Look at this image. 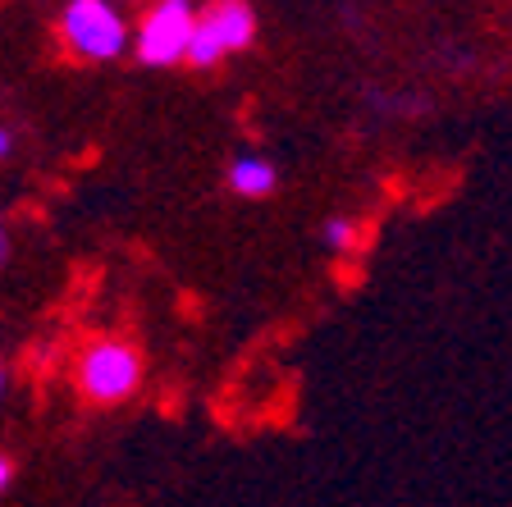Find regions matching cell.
<instances>
[{
	"mask_svg": "<svg viewBox=\"0 0 512 507\" xmlns=\"http://www.w3.org/2000/svg\"><path fill=\"white\" fill-rule=\"evenodd\" d=\"M320 243L330 247L334 256H357L366 247V224L357 215H330L320 224Z\"/></svg>",
	"mask_w": 512,
	"mask_h": 507,
	"instance_id": "6",
	"label": "cell"
},
{
	"mask_svg": "<svg viewBox=\"0 0 512 507\" xmlns=\"http://www.w3.org/2000/svg\"><path fill=\"white\" fill-rule=\"evenodd\" d=\"M14 151H19V133H14V128L0 119V160H10Z\"/></svg>",
	"mask_w": 512,
	"mask_h": 507,
	"instance_id": "9",
	"label": "cell"
},
{
	"mask_svg": "<svg viewBox=\"0 0 512 507\" xmlns=\"http://www.w3.org/2000/svg\"><path fill=\"white\" fill-rule=\"evenodd\" d=\"M55 28L64 51L87 64H110L133 51V23L119 10V0H64Z\"/></svg>",
	"mask_w": 512,
	"mask_h": 507,
	"instance_id": "1",
	"label": "cell"
},
{
	"mask_svg": "<svg viewBox=\"0 0 512 507\" xmlns=\"http://www.w3.org/2000/svg\"><path fill=\"white\" fill-rule=\"evenodd\" d=\"M0 398H5V375H0Z\"/></svg>",
	"mask_w": 512,
	"mask_h": 507,
	"instance_id": "11",
	"label": "cell"
},
{
	"mask_svg": "<svg viewBox=\"0 0 512 507\" xmlns=\"http://www.w3.org/2000/svg\"><path fill=\"white\" fill-rule=\"evenodd\" d=\"M366 106L375 110V115H407V110H412V115H426L430 110V101L426 96H403V92H371L366 96Z\"/></svg>",
	"mask_w": 512,
	"mask_h": 507,
	"instance_id": "7",
	"label": "cell"
},
{
	"mask_svg": "<svg viewBox=\"0 0 512 507\" xmlns=\"http://www.w3.org/2000/svg\"><path fill=\"white\" fill-rule=\"evenodd\" d=\"M142 375H147V361L133 343L124 338H92L74 361V384L87 402L96 407H119L133 393L142 389Z\"/></svg>",
	"mask_w": 512,
	"mask_h": 507,
	"instance_id": "2",
	"label": "cell"
},
{
	"mask_svg": "<svg viewBox=\"0 0 512 507\" xmlns=\"http://www.w3.org/2000/svg\"><path fill=\"white\" fill-rule=\"evenodd\" d=\"M0 375H5V361H0Z\"/></svg>",
	"mask_w": 512,
	"mask_h": 507,
	"instance_id": "12",
	"label": "cell"
},
{
	"mask_svg": "<svg viewBox=\"0 0 512 507\" xmlns=\"http://www.w3.org/2000/svg\"><path fill=\"white\" fill-rule=\"evenodd\" d=\"M10 485H14V462L5 453H0V498L10 494Z\"/></svg>",
	"mask_w": 512,
	"mask_h": 507,
	"instance_id": "10",
	"label": "cell"
},
{
	"mask_svg": "<svg viewBox=\"0 0 512 507\" xmlns=\"http://www.w3.org/2000/svg\"><path fill=\"white\" fill-rule=\"evenodd\" d=\"M14 256V238H10V220H5V211H0V270L10 265Z\"/></svg>",
	"mask_w": 512,
	"mask_h": 507,
	"instance_id": "8",
	"label": "cell"
},
{
	"mask_svg": "<svg viewBox=\"0 0 512 507\" xmlns=\"http://www.w3.org/2000/svg\"><path fill=\"white\" fill-rule=\"evenodd\" d=\"M197 0H147L142 19L133 23V60L147 69L188 64L192 28H197Z\"/></svg>",
	"mask_w": 512,
	"mask_h": 507,
	"instance_id": "3",
	"label": "cell"
},
{
	"mask_svg": "<svg viewBox=\"0 0 512 507\" xmlns=\"http://www.w3.org/2000/svg\"><path fill=\"white\" fill-rule=\"evenodd\" d=\"M256 10L252 0H206L197 10V28H192L188 64L192 69H215L229 55H243L256 42Z\"/></svg>",
	"mask_w": 512,
	"mask_h": 507,
	"instance_id": "4",
	"label": "cell"
},
{
	"mask_svg": "<svg viewBox=\"0 0 512 507\" xmlns=\"http://www.w3.org/2000/svg\"><path fill=\"white\" fill-rule=\"evenodd\" d=\"M224 183L243 201H266V197H275V188H279V169H275V160L261 156V151H238V156L229 160V169H224Z\"/></svg>",
	"mask_w": 512,
	"mask_h": 507,
	"instance_id": "5",
	"label": "cell"
}]
</instances>
